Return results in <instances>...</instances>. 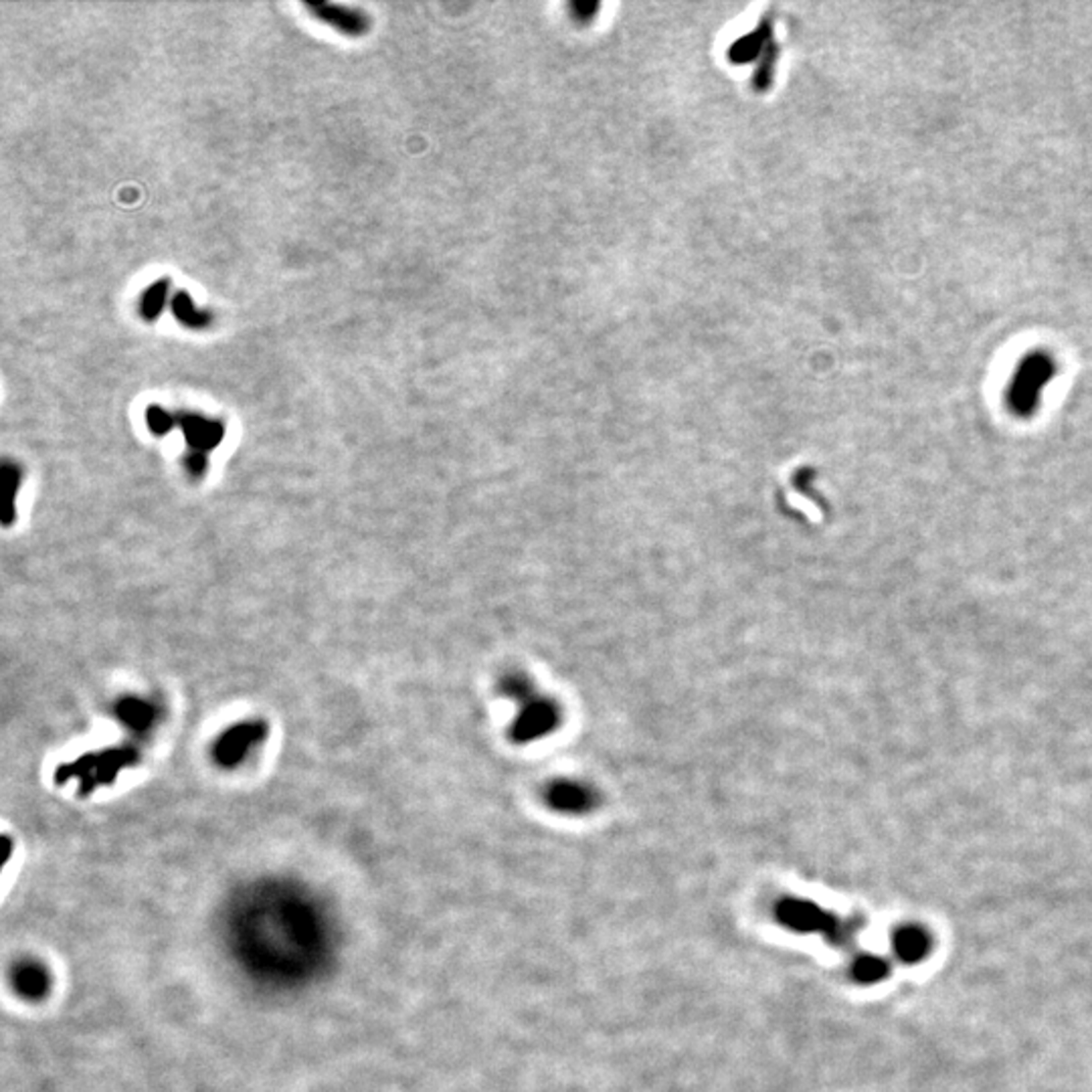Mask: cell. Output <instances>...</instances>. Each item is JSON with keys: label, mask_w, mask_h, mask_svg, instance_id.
<instances>
[{"label": "cell", "mask_w": 1092, "mask_h": 1092, "mask_svg": "<svg viewBox=\"0 0 1092 1092\" xmlns=\"http://www.w3.org/2000/svg\"><path fill=\"white\" fill-rule=\"evenodd\" d=\"M783 922L791 924L800 931H821L830 941L846 943L856 929L854 922H840L836 916L823 912L815 905L807 903H787L781 909Z\"/></svg>", "instance_id": "1"}, {"label": "cell", "mask_w": 1092, "mask_h": 1092, "mask_svg": "<svg viewBox=\"0 0 1092 1092\" xmlns=\"http://www.w3.org/2000/svg\"><path fill=\"white\" fill-rule=\"evenodd\" d=\"M173 306H175L177 318H179L181 322H184L186 326H194V328L205 326L207 314L194 310L192 304H190V297H188L184 291H181V293L175 297V304H173Z\"/></svg>", "instance_id": "6"}, {"label": "cell", "mask_w": 1092, "mask_h": 1092, "mask_svg": "<svg viewBox=\"0 0 1092 1092\" xmlns=\"http://www.w3.org/2000/svg\"><path fill=\"white\" fill-rule=\"evenodd\" d=\"M591 793L585 787L562 783L550 791V802L554 807L565 811H581L591 806Z\"/></svg>", "instance_id": "4"}, {"label": "cell", "mask_w": 1092, "mask_h": 1092, "mask_svg": "<svg viewBox=\"0 0 1092 1092\" xmlns=\"http://www.w3.org/2000/svg\"><path fill=\"white\" fill-rule=\"evenodd\" d=\"M310 9L324 19L326 23H330L333 26L350 32V35H360V32L367 28V21H364L358 13L346 11L342 7H335V5H310Z\"/></svg>", "instance_id": "3"}, {"label": "cell", "mask_w": 1092, "mask_h": 1092, "mask_svg": "<svg viewBox=\"0 0 1092 1092\" xmlns=\"http://www.w3.org/2000/svg\"><path fill=\"white\" fill-rule=\"evenodd\" d=\"M931 949V939L918 926H903L895 935V951L907 963H916Z\"/></svg>", "instance_id": "2"}, {"label": "cell", "mask_w": 1092, "mask_h": 1092, "mask_svg": "<svg viewBox=\"0 0 1092 1092\" xmlns=\"http://www.w3.org/2000/svg\"><path fill=\"white\" fill-rule=\"evenodd\" d=\"M167 289H169V284H167V282H160V284L152 286V287L146 291L144 300H142V314H144L148 320H154V318L162 312L164 300H167Z\"/></svg>", "instance_id": "7"}, {"label": "cell", "mask_w": 1092, "mask_h": 1092, "mask_svg": "<svg viewBox=\"0 0 1092 1092\" xmlns=\"http://www.w3.org/2000/svg\"><path fill=\"white\" fill-rule=\"evenodd\" d=\"M888 975V965L880 957H859L854 963V977L859 983H878Z\"/></svg>", "instance_id": "5"}]
</instances>
